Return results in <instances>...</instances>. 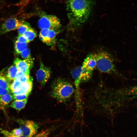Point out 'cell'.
<instances>
[{"label": "cell", "instance_id": "cell-1", "mask_svg": "<svg viewBox=\"0 0 137 137\" xmlns=\"http://www.w3.org/2000/svg\"><path fill=\"white\" fill-rule=\"evenodd\" d=\"M94 3L90 0H71L67 2L68 16L72 27L79 26L86 22Z\"/></svg>", "mask_w": 137, "mask_h": 137}, {"label": "cell", "instance_id": "cell-2", "mask_svg": "<svg viewBox=\"0 0 137 137\" xmlns=\"http://www.w3.org/2000/svg\"><path fill=\"white\" fill-rule=\"evenodd\" d=\"M51 88V96L61 102L68 101L74 90L73 86L70 83L61 78L55 80Z\"/></svg>", "mask_w": 137, "mask_h": 137}, {"label": "cell", "instance_id": "cell-3", "mask_svg": "<svg viewBox=\"0 0 137 137\" xmlns=\"http://www.w3.org/2000/svg\"><path fill=\"white\" fill-rule=\"evenodd\" d=\"M96 67L101 72L109 74H117L114 61L112 55L107 52L99 50L94 54Z\"/></svg>", "mask_w": 137, "mask_h": 137}, {"label": "cell", "instance_id": "cell-4", "mask_svg": "<svg viewBox=\"0 0 137 137\" xmlns=\"http://www.w3.org/2000/svg\"><path fill=\"white\" fill-rule=\"evenodd\" d=\"M38 24L39 27L41 29H46L55 31L61 26L59 19L56 16L52 15L42 16L39 20Z\"/></svg>", "mask_w": 137, "mask_h": 137}, {"label": "cell", "instance_id": "cell-5", "mask_svg": "<svg viewBox=\"0 0 137 137\" xmlns=\"http://www.w3.org/2000/svg\"><path fill=\"white\" fill-rule=\"evenodd\" d=\"M17 122L21 129L23 136L32 137L37 134L39 126L38 124L31 120L19 119Z\"/></svg>", "mask_w": 137, "mask_h": 137}, {"label": "cell", "instance_id": "cell-6", "mask_svg": "<svg viewBox=\"0 0 137 137\" xmlns=\"http://www.w3.org/2000/svg\"><path fill=\"white\" fill-rule=\"evenodd\" d=\"M115 93L116 99L119 101L137 99V84L119 90Z\"/></svg>", "mask_w": 137, "mask_h": 137}, {"label": "cell", "instance_id": "cell-7", "mask_svg": "<svg viewBox=\"0 0 137 137\" xmlns=\"http://www.w3.org/2000/svg\"><path fill=\"white\" fill-rule=\"evenodd\" d=\"M23 22L15 18H11L7 19L0 27V35L18 29Z\"/></svg>", "mask_w": 137, "mask_h": 137}, {"label": "cell", "instance_id": "cell-8", "mask_svg": "<svg viewBox=\"0 0 137 137\" xmlns=\"http://www.w3.org/2000/svg\"><path fill=\"white\" fill-rule=\"evenodd\" d=\"M51 72L49 68L40 62V67L36 73L37 79L42 86H44L50 78Z\"/></svg>", "mask_w": 137, "mask_h": 137}, {"label": "cell", "instance_id": "cell-9", "mask_svg": "<svg viewBox=\"0 0 137 137\" xmlns=\"http://www.w3.org/2000/svg\"><path fill=\"white\" fill-rule=\"evenodd\" d=\"M56 34V31L44 29H42L40 31L39 37L43 42L50 45L54 43Z\"/></svg>", "mask_w": 137, "mask_h": 137}, {"label": "cell", "instance_id": "cell-10", "mask_svg": "<svg viewBox=\"0 0 137 137\" xmlns=\"http://www.w3.org/2000/svg\"><path fill=\"white\" fill-rule=\"evenodd\" d=\"M93 72L87 71L83 68L81 66L77 67L71 72V75L73 79L78 78L80 79L82 82L89 80L91 78Z\"/></svg>", "mask_w": 137, "mask_h": 137}, {"label": "cell", "instance_id": "cell-11", "mask_svg": "<svg viewBox=\"0 0 137 137\" xmlns=\"http://www.w3.org/2000/svg\"><path fill=\"white\" fill-rule=\"evenodd\" d=\"M96 65V61L94 55L91 54L88 55L84 59L81 66L87 71L93 72Z\"/></svg>", "mask_w": 137, "mask_h": 137}, {"label": "cell", "instance_id": "cell-12", "mask_svg": "<svg viewBox=\"0 0 137 137\" xmlns=\"http://www.w3.org/2000/svg\"><path fill=\"white\" fill-rule=\"evenodd\" d=\"M13 63L19 71L22 72L26 74L29 75L30 70L32 67L26 60H21L17 58L14 60Z\"/></svg>", "mask_w": 137, "mask_h": 137}, {"label": "cell", "instance_id": "cell-13", "mask_svg": "<svg viewBox=\"0 0 137 137\" xmlns=\"http://www.w3.org/2000/svg\"><path fill=\"white\" fill-rule=\"evenodd\" d=\"M32 80L22 83L21 87L11 92L13 95L22 94H29L32 89Z\"/></svg>", "mask_w": 137, "mask_h": 137}, {"label": "cell", "instance_id": "cell-14", "mask_svg": "<svg viewBox=\"0 0 137 137\" xmlns=\"http://www.w3.org/2000/svg\"><path fill=\"white\" fill-rule=\"evenodd\" d=\"M13 99V96L8 93L0 97V109H4Z\"/></svg>", "mask_w": 137, "mask_h": 137}, {"label": "cell", "instance_id": "cell-15", "mask_svg": "<svg viewBox=\"0 0 137 137\" xmlns=\"http://www.w3.org/2000/svg\"><path fill=\"white\" fill-rule=\"evenodd\" d=\"M18 71V69L14 65H12L8 68L5 73L9 81L15 79L16 74Z\"/></svg>", "mask_w": 137, "mask_h": 137}, {"label": "cell", "instance_id": "cell-16", "mask_svg": "<svg viewBox=\"0 0 137 137\" xmlns=\"http://www.w3.org/2000/svg\"><path fill=\"white\" fill-rule=\"evenodd\" d=\"M27 99L23 100H14L10 104V107L19 111L25 107Z\"/></svg>", "mask_w": 137, "mask_h": 137}, {"label": "cell", "instance_id": "cell-17", "mask_svg": "<svg viewBox=\"0 0 137 137\" xmlns=\"http://www.w3.org/2000/svg\"><path fill=\"white\" fill-rule=\"evenodd\" d=\"M3 70L0 73V87L9 89L10 84Z\"/></svg>", "mask_w": 137, "mask_h": 137}, {"label": "cell", "instance_id": "cell-18", "mask_svg": "<svg viewBox=\"0 0 137 137\" xmlns=\"http://www.w3.org/2000/svg\"><path fill=\"white\" fill-rule=\"evenodd\" d=\"M15 79L18 80L22 83L33 80L32 77L29 75L26 74L19 71L16 74Z\"/></svg>", "mask_w": 137, "mask_h": 137}, {"label": "cell", "instance_id": "cell-19", "mask_svg": "<svg viewBox=\"0 0 137 137\" xmlns=\"http://www.w3.org/2000/svg\"><path fill=\"white\" fill-rule=\"evenodd\" d=\"M27 43H21L17 40L14 43V50L16 54H20L27 48Z\"/></svg>", "mask_w": 137, "mask_h": 137}, {"label": "cell", "instance_id": "cell-20", "mask_svg": "<svg viewBox=\"0 0 137 137\" xmlns=\"http://www.w3.org/2000/svg\"><path fill=\"white\" fill-rule=\"evenodd\" d=\"M30 42L33 40L37 35L35 30L31 28L25 32L23 35Z\"/></svg>", "mask_w": 137, "mask_h": 137}, {"label": "cell", "instance_id": "cell-21", "mask_svg": "<svg viewBox=\"0 0 137 137\" xmlns=\"http://www.w3.org/2000/svg\"><path fill=\"white\" fill-rule=\"evenodd\" d=\"M31 28L30 24L28 23L23 21L21 25L18 29L19 35H23L25 32Z\"/></svg>", "mask_w": 137, "mask_h": 137}, {"label": "cell", "instance_id": "cell-22", "mask_svg": "<svg viewBox=\"0 0 137 137\" xmlns=\"http://www.w3.org/2000/svg\"><path fill=\"white\" fill-rule=\"evenodd\" d=\"M22 83L18 80L15 79L12 83L10 84L9 89L11 92L20 88L21 86Z\"/></svg>", "mask_w": 137, "mask_h": 137}, {"label": "cell", "instance_id": "cell-23", "mask_svg": "<svg viewBox=\"0 0 137 137\" xmlns=\"http://www.w3.org/2000/svg\"><path fill=\"white\" fill-rule=\"evenodd\" d=\"M50 132V130L48 129L43 130L32 137H48ZM19 137H26L22 136Z\"/></svg>", "mask_w": 137, "mask_h": 137}, {"label": "cell", "instance_id": "cell-24", "mask_svg": "<svg viewBox=\"0 0 137 137\" xmlns=\"http://www.w3.org/2000/svg\"><path fill=\"white\" fill-rule=\"evenodd\" d=\"M29 94H22L13 95L14 100H23L27 99Z\"/></svg>", "mask_w": 137, "mask_h": 137}, {"label": "cell", "instance_id": "cell-25", "mask_svg": "<svg viewBox=\"0 0 137 137\" xmlns=\"http://www.w3.org/2000/svg\"><path fill=\"white\" fill-rule=\"evenodd\" d=\"M21 56L24 59H28L31 58L30 50L26 48L20 54Z\"/></svg>", "mask_w": 137, "mask_h": 137}, {"label": "cell", "instance_id": "cell-26", "mask_svg": "<svg viewBox=\"0 0 137 137\" xmlns=\"http://www.w3.org/2000/svg\"><path fill=\"white\" fill-rule=\"evenodd\" d=\"M17 40L19 42L22 43L27 44L29 42L27 39L23 35H19L17 38Z\"/></svg>", "mask_w": 137, "mask_h": 137}, {"label": "cell", "instance_id": "cell-27", "mask_svg": "<svg viewBox=\"0 0 137 137\" xmlns=\"http://www.w3.org/2000/svg\"><path fill=\"white\" fill-rule=\"evenodd\" d=\"M11 91L9 89L0 87V97L9 93Z\"/></svg>", "mask_w": 137, "mask_h": 137}, {"label": "cell", "instance_id": "cell-28", "mask_svg": "<svg viewBox=\"0 0 137 137\" xmlns=\"http://www.w3.org/2000/svg\"><path fill=\"white\" fill-rule=\"evenodd\" d=\"M3 3V2H2L1 1H0V5H1V4Z\"/></svg>", "mask_w": 137, "mask_h": 137}]
</instances>
